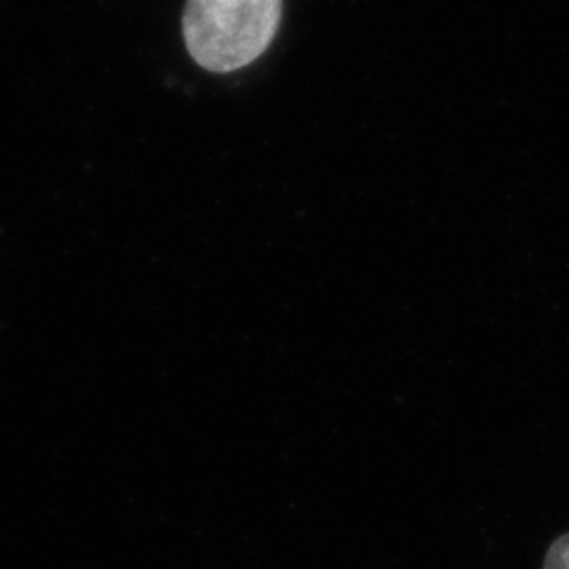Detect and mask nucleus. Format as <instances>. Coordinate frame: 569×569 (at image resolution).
Returning a JSON list of instances; mask_svg holds the SVG:
<instances>
[{
    "label": "nucleus",
    "instance_id": "1",
    "mask_svg": "<svg viewBox=\"0 0 569 569\" xmlns=\"http://www.w3.org/2000/svg\"><path fill=\"white\" fill-rule=\"evenodd\" d=\"M282 0H188L183 33L194 62L209 71H236L271 46Z\"/></svg>",
    "mask_w": 569,
    "mask_h": 569
},
{
    "label": "nucleus",
    "instance_id": "2",
    "mask_svg": "<svg viewBox=\"0 0 569 569\" xmlns=\"http://www.w3.org/2000/svg\"><path fill=\"white\" fill-rule=\"evenodd\" d=\"M543 569H569V531L550 543Z\"/></svg>",
    "mask_w": 569,
    "mask_h": 569
}]
</instances>
